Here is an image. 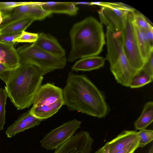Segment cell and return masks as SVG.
Masks as SVG:
<instances>
[{
    "label": "cell",
    "instance_id": "cell-1",
    "mask_svg": "<svg viewBox=\"0 0 153 153\" xmlns=\"http://www.w3.org/2000/svg\"><path fill=\"white\" fill-rule=\"evenodd\" d=\"M62 92L64 105L70 111L98 118L108 114V106L102 94L85 75L69 72Z\"/></svg>",
    "mask_w": 153,
    "mask_h": 153
},
{
    "label": "cell",
    "instance_id": "cell-2",
    "mask_svg": "<svg viewBox=\"0 0 153 153\" xmlns=\"http://www.w3.org/2000/svg\"><path fill=\"white\" fill-rule=\"evenodd\" d=\"M69 35L71 49L67 60L71 62L98 56L105 43L102 26L92 16L86 17L74 24Z\"/></svg>",
    "mask_w": 153,
    "mask_h": 153
},
{
    "label": "cell",
    "instance_id": "cell-3",
    "mask_svg": "<svg viewBox=\"0 0 153 153\" xmlns=\"http://www.w3.org/2000/svg\"><path fill=\"white\" fill-rule=\"evenodd\" d=\"M43 76L33 65L22 64L13 70L4 90L18 110L29 107L42 85Z\"/></svg>",
    "mask_w": 153,
    "mask_h": 153
},
{
    "label": "cell",
    "instance_id": "cell-4",
    "mask_svg": "<svg viewBox=\"0 0 153 153\" xmlns=\"http://www.w3.org/2000/svg\"><path fill=\"white\" fill-rule=\"evenodd\" d=\"M106 38V59L110 71L118 83L129 87L132 78L141 71L134 69L129 64L123 48L121 32H114L107 27Z\"/></svg>",
    "mask_w": 153,
    "mask_h": 153
},
{
    "label": "cell",
    "instance_id": "cell-5",
    "mask_svg": "<svg viewBox=\"0 0 153 153\" xmlns=\"http://www.w3.org/2000/svg\"><path fill=\"white\" fill-rule=\"evenodd\" d=\"M16 50L20 64L35 66L42 76L55 70L63 69L66 64L65 56L59 57L53 56L39 48L33 43L20 46Z\"/></svg>",
    "mask_w": 153,
    "mask_h": 153
},
{
    "label": "cell",
    "instance_id": "cell-6",
    "mask_svg": "<svg viewBox=\"0 0 153 153\" xmlns=\"http://www.w3.org/2000/svg\"><path fill=\"white\" fill-rule=\"evenodd\" d=\"M30 113L42 120L56 114L64 105L62 89L47 83L41 85L35 95Z\"/></svg>",
    "mask_w": 153,
    "mask_h": 153
},
{
    "label": "cell",
    "instance_id": "cell-7",
    "mask_svg": "<svg viewBox=\"0 0 153 153\" xmlns=\"http://www.w3.org/2000/svg\"><path fill=\"white\" fill-rule=\"evenodd\" d=\"M134 11H129L127 13L121 33L123 48L129 64L134 69L140 72L145 62L141 56L136 35L133 22Z\"/></svg>",
    "mask_w": 153,
    "mask_h": 153
},
{
    "label": "cell",
    "instance_id": "cell-8",
    "mask_svg": "<svg viewBox=\"0 0 153 153\" xmlns=\"http://www.w3.org/2000/svg\"><path fill=\"white\" fill-rule=\"evenodd\" d=\"M101 6L98 12L101 23L114 32H121L129 11H134L133 7L120 2H96Z\"/></svg>",
    "mask_w": 153,
    "mask_h": 153
},
{
    "label": "cell",
    "instance_id": "cell-9",
    "mask_svg": "<svg viewBox=\"0 0 153 153\" xmlns=\"http://www.w3.org/2000/svg\"><path fill=\"white\" fill-rule=\"evenodd\" d=\"M2 22L0 29L15 22L25 19L42 20L51 14L45 11L39 2H27L25 4L18 6L10 11L1 12Z\"/></svg>",
    "mask_w": 153,
    "mask_h": 153
},
{
    "label": "cell",
    "instance_id": "cell-10",
    "mask_svg": "<svg viewBox=\"0 0 153 153\" xmlns=\"http://www.w3.org/2000/svg\"><path fill=\"white\" fill-rule=\"evenodd\" d=\"M81 123L75 119L52 130L40 140L41 146L47 150L55 149L74 135Z\"/></svg>",
    "mask_w": 153,
    "mask_h": 153
},
{
    "label": "cell",
    "instance_id": "cell-11",
    "mask_svg": "<svg viewBox=\"0 0 153 153\" xmlns=\"http://www.w3.org/2000/svg\"><path fill=\"white\" fill-rule=\"evenodd\" d=\"M94 142L88 132L81 131L55 149L53 153H91Z\"/></svg>",
    "mask_w": 153,
    "mask_h": 153
},
{
    "label": "cell",
    "instance_id": "cell-12",
    "mask_svg": "<svg viewBox=\"0 0 153 153\" xmlns=\"http://www.w3.org/2000/svg\"><path fill=\"white\" fill-rule=\"evenodd\" d=\"M42 121L32 115L29 110L7 128L6 134L7 137L11 138L20 132L38 126Z\"/></svg>",
    "mask_w": 153,
    "mask_h": 153
},
{
    "label": "cell",
    "instance_id": "cell-13",
    "mask_svg": "<svg viewBox=\"0 0 153 153\" xmlns=\"http://www.w3.org/2000/svg\"><path fill=\"white\" fill-rule=\"evenodd\" d=\"M43 50L53 56H65V51L57 40L54 36L43 33H38L37 40L33 43Z\"/></svg>",
    "mask_w": 153,
    "mask_h": 153
},
{
    "label": "cell",
    "instance_id": "cell-14",
    "mask_svg": "<svg viewBox=\"0 0 153 153\" xmlns=\"http://www.w3.org/2000/svg\"><path fill=\"white\" fill-rule=\"evenodd\" d=\"M0 62L12 70L20 65L17 51L14 45L0 42Z\"/></svg>",
    "mask_w": 153,
    "mask_h": 153
},
{
    "label": "cell",
    "instance_id": "cell-15",
    "mask_svg": "<svg viewBox=\"0 0 153 153\" xmlns=\"http://www.w3.org/2000/svg\"><path fill=\"white\" fill-rule=\"evenodd\" d=\"M39 4L45 11L51 14L63 13L73 16L77 13L79 10L74 2L51 1L39 2Z\"/></svg>",
    "mask_w": 153,
    "mask_h": 153
},
{
    "label": "cell",
    "instance_id": "cell-16",
    "mask_svg": "<svg viewBox=\"0 0 153 153\" xmlns=\"http://www.w3.org/2000/svg\"><path fill=\"white\" fill-rule=\"evenodd\" d=\"M137 133L135 131L124 130L112 140L108 142L110 153H115L123 148L137 142Z\"/></svg>",
    "mask_w": 153,
    "mask_h": 153
},
{
    "label": "cell",
    "instance_id": "cell-17",
    "mask_svg": "<svg viewBox=\"0 0 153 153\" xmlns=\"http://www.w3.org/2000/svg\"><path fill=\"white\" fill-rule=\"evenodd\" d=\"M105 59L98 56L83 58L77 61L72 66L73 71H90L103 67Z\"/></svg>",
    "mask_w": 153,
    "mask_h": 153
},
{
    "label": "cell",
    "instance_id": "cell-18",
    "mask_svg": "<svg viewBox=\"0 0 153 153\" xmlns=\"http://www.w3.org/2000/svg\"><path fill=\"white\" fill-rule=\"evenodd\" d=\"M134 27L141 56L145 63L150 54L153 52V46L149 41L144 31L134 25Z\"/></svg>",
    "mask_w": 153,
    "mask_h": 153
},
{
    "label": "cell",
    "instance_id": "cell-19",
    "mask_svg": "<svg viewBox=\"0 0 153 153\" xmlns=\"http://www.w3.org/2000/svg\"><path fill=\"white\" fill-rule=\"evenodd\" d=\"M153 121V102L150 101L144 105L141 114L134 122V127L137 130L145 129Z\"/></svg>",
    "mask_w": 153,
    "mask_h": 153
},
{
    "label": "cell",
    "instance_id": "cell-20",
    "mask_svg": "<svg viewBox=\"0 0 153 153\" xmlns=\"http://www.w3.org/2000/svg\"><path fill=\"white\" fill-rule=\"evenodd\" d=\"M35 20L33 19H25L13 22L0 29V34H7L22 33Z\"/></svg>",
    "mask_w": 153,
    "mask_h": 153
},
{
    "label": "cell",
    "instance_id": "cell-21",
    "mask_svg": "<svg viewBox=\"0 0 153 153\" xmlns=\"http://www.w3.org/2000/svg\"><path fill=\"white\" fill-rule=\"evenodd\" d=\"M153 78V77L141 71L140 73L132 78L129 87L131 88L142 87L152 82Z\"/></svg>",
    "mask_w": 153,
    "mask_h": 153
},
{
    "label": "cell",
    "instance_id": "cell-22",
    "mask_svg": "<svg viewBox=\"0 0 153 153\" xmlns=\"http://www.w3.org/2000/svg\"><path fill=\"white\" fill-rule=\"evenodd\" d=\"M137 139L139 147L143 148L153 140V131L144 129L140 130L137 134Z\"/></svg>",
    "mask_w": 153,
    "mask_h": 153
},
{
    "label": "cell",
    "instance_id": "cell-23",
    "mask_svg": "<svg viewBox=\"0 0 153 153\" xmlns=\"http://www.w3.org/2000/svg\"><path fill=\"white\" fill-rule=\"evenodd\" d=\"M133 22L135 26L143 30L153 29L152 26L143 15L136 10L133 13Z\"/></svg>",
    "mask_w": 153,
    "mask_h": 153
},
{
    "label": "cell",
    "instance_id": "cell-24",
    "mask_svg": "<svg viewBox=\"0 0 153 153\" xmlns=\"http://www.w3.org/2000/svg\"><path fill=\"white\" fill-rule=\"evenodd\" d=\"M7 97L5 90L0 87V131L3 130L5 123V107Z\"/></svg>",
    "mask_w": 153,
    "mask_h": 153
},
{
    "label": "cell",
    "instance_id": "cell-25",
    "mask_svg": "<svg viewBox=\"0 0 153 153\" xmlns=\"http://www.w3.org/2000/svg\"><path fill=\"white\" fill-rule=\"evenodd\" d=\"M38 33L23 31L20 36L15 39L14 42H19L34 43L37 39Z\"/></svg>",
    "mask_w": 153,
    "mask_h": 153
},
{
    "label": "cell",
    "instance_id": "cell-26",
    "mask_svg": "<svg viewBox=\"0 0 153 153\" xmlns=\"http://www.w3.org/2000/svg\"><path fill=\"white\" fill-rule=\"evenodd\" d=\"M27 2H0V11L1 12L10 11L13 8L25 4Z\"/></svg>",
    "mask_w": 153,
    "mask_h": 153
},
{
    "label": "cell",
    "instance_id": "cell-27",
    "mask_svg": "<svg viewBox=\"0 0 153 153\" xmlns=\"http://www.w3.org/2000/svg\"><path fill=\"white\" fill-rule=\"evenodd\" d=\"M21 33L0 34V42L14 45L16 43L14 42V40L20 36Z\"/></svg>",
    "mask_w": 153,
    "mask_h": 153
},
{
    "label": "cell",
    "instance_id": "cell-28",
    "mask_svg": "<svg viewBox=\"0 0 153 153\" xmlns=\"http://www.w3.org/2000/svg\"><path fill=\"white\" fill-rule=\"evenodd\" d=\"M141 71L153 77V52L150 54Z\"/></svg>",
    "mask_w": 153,
    "mask_h": 153
},
{
    "label": "cell",
    "instance_id": "cell-29",
    "mask_svg": "<svg viewBox=\"0 0 153 153\" xmlns=\"http://www.w3.org/2000/svg\"><path fill=\"white\" fill-rule=\"evenodd\" d=\"M13 70L9 69L0 62V79L6 84Z\"/></svg>",
    "mask_w": 153,
    "mask_h": 153
},
{
    "label": "cell",
    "instance_id": "cell-30",
    "mask_svg": "<svg viewBox=\"0 0 153 153\" xmlns=\"http://www.w3.org/2000/svg\"><path fill=\"white\" fill-rule=\"evenodd\" d=\"M138 147V143L136 142L123 148L115 153H134Z\"/></svg>",
    "mask_w": 153,
    "mask_h": 153
},
{
    "label": "cell",
    "instance_id": "cell-31",
    "mask_svg": "<svg viewBox=\"0 0 153 153\" xmlns=\"http://www.w3.org/2000/svg\"><path fill=\"white\" fill-rule=\"evenodd\" d=\"M150 44L153 45V29L144 30Z\"/></svg>",
    "mask_w": 153,
    "mask_h": 153
},
{
    "label": "cell",
    "instance_id": "cell-32",
    "mask_svg": "<svg viewBox=\"0 0 153 153\" xmlns=\"http://www.w3.org/2000/svg\"><path fill=\"white\" fill-rule=\"evenodd\" d=\"M95 153H110L109 151V146L107 143L98 149Z\"/></svg>",
    "mask_w": 153,
    "mask_h": 153
},
{
    "label": "cell",
    "instance_id": "cell-33",
    "mask_svg": "<svg viewBox=\"0 0 153 153\" xmlns=\"http://www.w3.org/2000/svg\"><path fill=\"white\" fill-rule=\"evenodd\" d=\"M75 5H91V2H74Z\"/></svg>",
    "mask_w": 153,
    "mask_h": 153
},
{
    "label": "cell",
    "instance_id": "cell-34",
    "mask_svg": "<svg viewBox=\"0 0 153 153\" xmlns=\"http://www.w3.org/2000/svg\"><path fill=\"white\" fill-rule=\"evenodd\" d=\"M3 21V18L2 17L1 13V12L0 11V26L1 25Z\"/></svg>",
    "mask_w": 153,
    "mask_h": 153
},
{
    "label": "cell",
    "instance_id": "cell-35",
    "mask_svg": "<svg viewBox=\"0 0 153 153\" xmlns=\"http://www.w3.org/2000/svg\"><path fill=\"white\" fill-rule=\"evenodd\" d=\"M149 153H153V146L152 145L150 148Z\"/></svg>",
    "mask_w": 153,
    "mask_h": 153
}]
</instances>
